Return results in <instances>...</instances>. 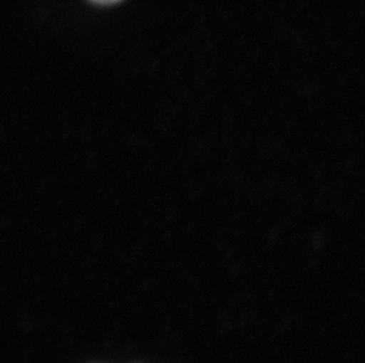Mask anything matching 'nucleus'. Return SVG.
I'll return each mask as SVG.
<instances>
[{
  "instance_id": "nucleus-1",
  "label": "nucleus",
  "mask_w": 365,
  "mask_h": 363,
  "mask_svg": "<svg viewBox=\"0 0 365 363\" xmlns=\"http://www.w3.org/2000/svg\"><path fill=\"white\" fill-rule=\"evenodd\" d=\"M93 3L98 4V5H113V4H118L122 0H90Z\"/></svg>"
}]
</instances>
